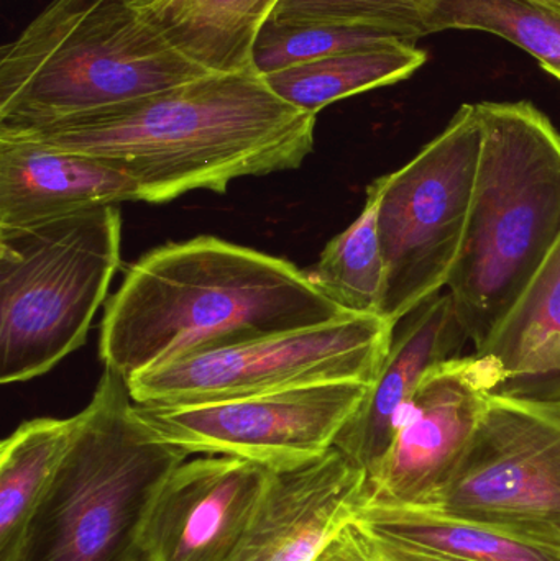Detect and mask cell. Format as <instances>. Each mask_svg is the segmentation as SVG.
Masks as SVG:
<instances>
[{
  "mask_svg": "<svg viewBox=\"0 0 560 561\" xmlns=\"http://www.w3.org/2000/svg\"><path fill=\"white\" fill-rule=\"evenodd\" d=\"M367 500V474L335 447L305 467L275 471L229 561H316Z\"/></svg>",
  "mask_w": 560,
  "mask_h": 561,
  "instance_id": "13",
  "label": "cell"
},
{
  "mask_svg": "<svg viewBox=\"0 0 560 561\" xmlns=\"http://www.w3.org/2000/svg\"><path fill=\"white\" fill-rule=\"evenodd\" d=\"M500 373L487 356H450L424 375L398 415L397 435L367 506L427 507L469 448Z\"/></svg>",
  "mask_w": 560,
  "mask_h": 561,
  "instance_id": "11",
  "label": "cell"
},
{
  "mask_svg": "<svg viewBox=\"0 0 560 561\" xmlns=\"http://www.w3.org/2000/svg\"><path fill=\"white\" fill-rule=\"evenodd\" d=\"M444 0H279L268 20L286 25H334L393 33L416 45L430 36Z\"/></svg>",
  "mask_w": 560,
  "mask_h": 561,
  "instance_id": "23",
  "label": "cell"
},
{
  "mask_svg": "<svg viewBox=\"0 0 560 561\" xmlns=\"http://www.w3.org/2000/svg\"><path fill=\"white\" fill-rule=\"evenodd\" d=\"M560 19V0H529Z\"/></svg>",
  "mask_w": 560,
  "mask_h": 561,
  "instance_id": "26",
  "label": "cell"
},
{
  "mask_svg": "<svg viewBox=\"0 0 560 561\" xmlns=\"http://www.w3.org/2000/svg\"><path fill=\"white\" fill-rule=\"evenodd\" d=\"M210 72L134 0H52L0 53V134L124 104Z\"/></svg>",
  "mask_w": 560,
  "mask_h": 561,
  "instance_id": "3",
  "label": "cell"
},
{
  "mask_svg": "<svg viewBox=\"0 0 560 561\" xmlns=\"http://www.w3.org/2000/svg\"><path fill=\"white\" fill-rule=\"evenodd\" d=\"M549 75L555 76V78L559 79V81H560V68L559 69H555V71L549 72Z\"/></svg>",
  "mask_w": 560,
  "mask_h": 561,
  "instance_id": "27",
  "label": "cell"
},
{
  "mask_svg": "<svg viewBox=\"0 0 560 561\" xmlns=\"http://www.w3.org/2000/svg\"><path fill=\"white\" fill-rule=\"evenodd\" d=\"M316 561H387L357 520L348 523Z\"/></svg>",
  "mask_w": 560,
  "mask_h": 561,
  "instance_id": "25",
  "label": "cell"
},
{
  "mask_svg": "<svg viewBox=\"0 0 560 561\" xmlns=\"http://www.w3.org/2000/svg\"><path fill=\"white\" fill-rule=\"evenodd\" d=\"M377 181L368 186L361 216L325 245L308 276L342 309L358 316H380L385 260L378 236ZM381 317V316H380Z\"/></svg>",
  "mask_w": 560,
  "mask_h": 561,
  "instance_id": "21",
  "label": "cell"
},
{
  "mask_svg": "<svg viewBox=\"0 0 560 561\" xmlns=\"http://www.w3.org/2000/svg\"><path fill=\"white\" fill-rule=\"evenodd\" d=\"M316 122L250 66L0 137L107 161L137 183L141 203L164 204L193 191L227 193L240 178L296 170L315 150Z\"/></svg>",
  "mask_w": 560,
  "mask_h": 561,
  "instance_id": "1",
  "label": "cell"
},
{
  "mask_svg": "<svg viewBox=\"0 0 560 561\" xmlns=\"http://www.w3.org/2000/svg\"><path fill=\"white\" fill-rule=\"evenodd\" d=\"M427 507L560 543V402L490 394L462 460Z\"/></svg>",
  "mask_w": 560,
  "mask_h": 561,
  "instance_id": "9",
  "label": "cell"
},
{
  "mask_svg": "<svg viewBox=\"0 0 560 561\" xmlns=\"http://www.w3.org/2000/svg\"><path fill=\"white\" fill-rule=\"evenodd\" d=\"M78 415L23 422L0 445V561L7 560L58 471Z\"/></svg>",
  "mask_w": 560,
  "mask_h": 561,
  "instance_id": "20",
  "label": "cell"
},
{
  "mask_svg": "<svg viewBox=\"0 0 560 561\" xmlns=\"http://www.w3.org/2000/svg\"><path fill=\"white\" fill-rule=\"evenodd\" d=\"M279 0H150L144 10L163 35L213 72L252 66L253 43Z\"/></svg>",
  "mask_w": 560,
  "mask_h": 561,
  "instance_id": "18",
  "label": "cell"
},
{
  "mask_svg": "<svg viewBox=\"0 0 560 561\" xmlns=\"http://www.w3.org/2000/svg\"><path fill=\"white\" fill-rule=\"evenodd\" d=\"M482 148L447 293L476 352L560 239V131L532 102H480Z\"/></svg>",
  "mask_w": 560,
  "mask_h": 561,
  "instance_id": "4",
  "label": "cell"
},
{
  "mask_svg": "<svg viewBox=\"0 0 560 561\" xmlns=\"http://www.w3.org/2000/svg\"><path fill=\"white\" fill-rule=\"evenodd\" d=\"M347 316L293 263L196 237L127 270L105 306L99 356L128 381L184 356Z\"/></svg>",
  "mask_w": 560,
  "mask_h": 561,
  "instance_id": "2",
  "label": "cell"
},
{
  "mask_svg": "<svg viewBox=\"0 0 560 561\" xmlns=\"http://www.w3.org/2000/svg\"><path fill=\"white\" fill-rule=\"evenodd\" d=\"M427 55L410 43L341 53L263 76L283 101L309 114L342 99L407 81L426 65Z\"/></svg>",
  "mask_w": 560,
  "mask_h": 561,
  "instance_id": "19",
  "label": "cell"
},
{
  "mask_svg": "<svg viewBox=\"0 0 560 561\" xmlns=\"http://www.w3.org/2000/svg\"><path fill=\"white\" fill-rule=\"evenodd\" d=\"M395 327L380 316H347L184 356L128 379L137 404L178 405L270 394L324 382L374 385Z\"/></svg>",
  "mask_w": 560,
  "mask_h": 561,
  "instance_id": "8",
  "label": "cell"
},
{
  "mask_svg": "<svg viewBox=\"0 0 560 561\" xmlns=\"http://www.w3.org/2000/svg\"><path fill=\"white\" fill-rule=\"evenodd\" d=\"M401 323L380 375L334 442V447L367 474V481L390 450L398 415L421 379L436 363L450 358L466 339L449 293L427 300Z\"/></svg>",
  "mask_w": 560,
  "mask_h": 561,
  "instance_id": "14",
  "label": "cell"
},
{
  "mask_svg": "<svg viewBox=\"0 0 560 561\" xmlns=\"http://www.w3.org/2000/svg\"><path fill=\"white\" fill-rule=\"evenodd\" d=\"M370 385L324 382L270 394L199 404H137L140 421L187 455H224L272 471L324 457Z\"/></svg>",
  "mask_w": 560,
  "mask_h": 561,
  "instance_id": "10",
  "label": "cell"
},
{
  "mask_svg": "<svg viewBox=\"0 0 560 561\" xmlns=\"http://www.w3.org/2000/svg\"><path fill=\"white\" fill-rule=\"evenodd\" d=\"M397 43L410 42L381 30L334 25H286L266 20L253 43L252 66L260 75L266 76L341 53Z\"/></svg>",
  "mask_w": 560,
  "mask_h": 561,
  "instance_id": "24",
  "label": "cell"
},
{
  "mask_svg": "<svg viewBox=\"0 0 560 561\" xmlns=\"http://www.w3.org/2000/svg\"><path fill=\"white\" fill-rule=\"evenodd\" d=\"M135 5L140 7L145 5V3L150 2V0H134Z\"/></svg>",
  "mask_w": 560,
  "mask_h": 561,
  "instance_id": "28",
  "label": "cell"
},
{
  "mask_svg": "<svg viewBox=\"0 0 560 561\" xmlns=\"http://www.w3.org/2000/svg\"><path fill=\"white\" fill-rule=\"evenodd\" d=\"M117 206L0 227V382L30 381L84 346L121 266Z\"/></svg>",
  "mask_w": 560,
  "mask_h": 561,
  "instance_id": "6",
  "label": "cell"
},
{
  "mask_svg": "<svg viewBox=\"0 0 560 561\" xmlns=\"http://www.w3.org/2000/svg\"><path fill=\"white\" fill-rule=\"evenodd\" d=\"M476 355L500 373L493 394L560 402V239Z\"/></svg>",
  "mask_w": 560,
  "mask_h": 561,
  "instance_id": "16",
  "label": "cell"
},
{
  "mask_svg": "<svg viewBox=\"0 0 560 561\" xmlns=\"http://www.w3.org/2000/svg\"><path fill=\"white\" fill-rule=\"evenodd\" d=\"M482 148L477 104L403 168L378 178V236L385 260L380 316L397 329L449 286L462 255Z\"/></svg>",
  "mask_w": 560,
  "mask_h": 561,
  "instance_id": "7",
  "label": "cell"
},
{
  "mask_svg": "<svg viewBox=\"0 0 560 561\" xmlns=\"http://www.w3.org/2000/svg\"><path fill=\"white\" fill-rule=\"evenodd\" d=\"M273 473L224 455L184 461L164 481L148 514L144 561H229L255 519Z\"/></svg>",
  "mask_w": 560,
  "mask_h": 561,
  "instance_id": "12",
  "label": "cell"
},
{
  "mask_svg": "<svg viewBox=\"0 0 560 561\" xmlns=\"http://www.w3.org/2000/svg\"><path fill=\"white\" fill-rule=\"evenodd\" d=\"M387 561H560V543L529 539L431 507L365 506L355 517Z\"/></svg>",
  "mask_w": 560,
  "mask_h": 561,
  "instance_id": "17",
  "label": "cell"
},
{
  "mask_svg": "<svg viewBox=\"0 0 560 561\" xmlns=\"http://www.w3.org/2000/svg\"><path fill=\"white\" fill-rule=\"evenodd\" d=\"M446 30L493 33L535 56L546 72L560 68V19L529 0H444L430 35Z\"/></svg>",
  "mask_w": 560,
  "mask_h": 561,
  "instance_id": "22",
  "label": "cell"
},
{
  "mask_svg": "<svg viewBox=\"0 0 560 561\" xmlns=\"http://www.w3.org/2000/svg\"><path fill=\"white\" fill-rule=\"evenodd\" d=\"M121 203H141L140 190L107 161L0 137V227L36 226Z\"/></svg>",
  "mask_w": 560,
  "mask_h": 561,
  "instance_id": "15",
  "label": "cell"
},
{
  "mask_svg": "<svg viewBox=\"0 0 560 561\" xmlns=\"http://www.w3.org/2000/svg\"><path fill=\"white\" fill-rule=\"evenodd\" d=\"M76 415L71 445L3 561H144L151 506L190 455L155 437L114 369Z\"/></svg>",
  "mask_w": 560,
  "mask_h": 561,
  "instance_id": "5",
  "label": "cell"
}]
</instances>
